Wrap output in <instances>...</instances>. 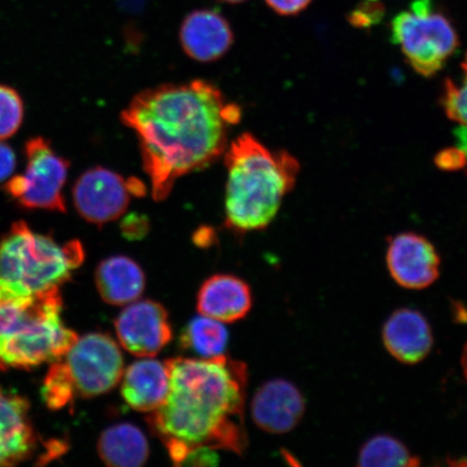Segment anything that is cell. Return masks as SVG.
Listing matches in <instances>:
<instances>
[{"label": "cell", "mask_w": 467, "mask_h": 467, "mask_svg": "<svg viewBox=\"0 0 467 467\" xmlns=\"http://www.w3.org/2000/svg\"><path fill=\"white\" fill-rule=\"evenodd\" d=\"M387 265L390 277L400 287L423 290L440 278L441 256L428 238L401 233L390 238Z\"/></svg>", "instance_id": "cell-11"}, {"label": "cell", "mask_w": 467, "mask_h": 467, "mask_svg": "<svg viewBox=\"0 0 467 467\" xmlns=\"http://www.w3.org/2000/svg\"><path fill=\"white\" fill-rule=\"evenodd\" d=\"M98 453L112 467H139L149 459L150 446L143 431L130 423L105 430L99 438Z\"/></svg>", "instance_id": "cell-19"}, {"label": "cell", "mask_w": 467, "mask_h": 467, "mask_svg": "<svg viewBox=\"0 0 467 467\" xmlns=\"http://www.w3.org/2000/svg\"><path fill=\"white\" fill-rule=\"evenodd\" d=\"M96 285L105 303L116 306H127L142 296L145 275L136 261L125 255H114L99 265Z\"/></svg>", "instance_id": "cell-18"}, {"label": "cell", "mask_w": 467, "mask_h": 467, "mask_svg": "<svg viewBox=\"0 0 467 467\" xmlns=\"http://www.w3.org/2000/svg\"><path fill=\"white\" fill-rule=\"evenodd\" d=\"M121 396L140 412H153L169 392V369L160 360L144 358L127 368L122 375Z\"/></svg>", "instance_id": "cell-17"}, {"label": "cell", "mask_w": 467, "mask_h": 467, "mask_svg": "<svg viewBox=\"0 0 467 467\" xmlns=\"http://www.w3.org/2000/svg\"><path fill=\"white\" fill-rule=\"evenodd\" d=\"M27 400L0 389V466L19 464L36 445Z\"/></svg>", "instance_id": "cell-15"}, {"label": "cell", "mask_w": 467, "mask_h": 467, "mask_svg": "<svg viewBox=\"0 0 467 467\" xmlns=\"http://www.w3.org/2000/svg\"><path fill=\"white\" fill-rule=\"evenodd\" d=\"M85 258L78 241L55 239L16 222L0 242V296L38 294L66 283Z\"/></svg>", "instance_id": "cell-5"}, {"label": "cell", "mask_w": 467, "mask_h": 467, "mask_svg": "<svg viewBox=\"0 0 467 467\" xmlns=\"http://www.w3.org/2000/svg\"><path fill=\"white\" fill-rule=\"evenodd\" d=\"M225 224L238 233L265 229L295 188L299 162L285 150L272 151L244 133L225 150Z\"/></svg>", "instance_id": "cell-3"}, {"label": "cell", "mask_w": 467, "mask_h": 467, "mask_svg": "<svg viewBox=\"0 0 467 467\" xmlns=\"http://www.w3.org/2000/svg\"><path fill=\"white\" fill-rule=\"evenodd\" d=\"M130 180L102 167L86 171L76 182V210L89 223L102 226L126 213L131 201Z\"/></svg>", "instance_id": "cell-9"}, {"label": "cell", "mask_w": 467, "mask_h": 467, "mask_svg": "<svg viewBox=\"0 0 467 467\" xmlns=\"http://www.w3.org/2000/svg\"><path fill=\"white\" fill-rule=\"evenodd\" d=\"M265 3L280 16H295L305 10L312 0H265Z\"/></svg>", "instance_id": "cell-28"}, {"label": "cell", "mask_w": 467, "mask_h": 467, "mask_svg": "<svg viewBox=\"0 0 467 467\" xmlns=\"http://www.w3.org/2000/svg\"><path fill=\"white\" fill-rule=\"evenodd\" d=\"M421 464L417 455L411 453L404 442L394 436L376 435L359 449L358 466L411 467Z\"/></svg>", "instance_id": "cell-21"}, {"label": "cell", "mask_w": 467, "mask_h": 467, "mask_svg": "<svg viewBox=\"0 0 467 467\" xmlns=\"http://www.w3.org/2000/svg\"><path fill=\"white\" fill-rule=\"evenodd\" d=\"M78 336L62 319L58 287L0 297V368L36 367L66 355Z\"/></svg>", "instance_id": "cell-4"}, {"label": "cell", "mask_w": 467, "mask_h": 467, "mask_svg": "<svg viewBox=\"0 0 467 467\" xmlns=\"http://www.w3.org/2000/svg\"><path fill=\"white\" fill-rule=\"evenodd\" d=\"M455 139H457L458 148L463 150L467 160V126L461 125L454 131Z\"/></svg>", "instance_id": "cell-30"}, {"label": "cell", "mask_w": 467, "mask_h": 467, "mask_svg": "<svg viewBox=\"0 0 467 467\" xmlns=\"http://www.w3.org/2000/svg\"><path fill=\"white\" fill-rule=\"evenodd\" d=\"M241 116L206 80L162 85L134 97L121 122L137 134L154 201L167 200L178 179L219 160L229 146L230 126Z\"/></svg>", "instance_id": "cell-1"}, {"label": "cell", "mask_w": 467, "mask_h": 467, "mask_svg": "<svg viewBox=\"0 0 467 467\" xmlns=\"http://www.w3.org/2000/svg\"><path fill=\"white\" fill-rule=\"evenodd\" d=\"M26 157V172L11 179L5 190L26 208L66 213L63 188L68 162L57 156L43 138L29 140Z\"/></svg>", "instance_id": "cell-8"}, {"label": "cell", "mask_w": 467, "mask_h": 467, "mask_svg": "<svg viewBox=\"0 0 467 467\" xmlns=\"http://www.w3.org/2000/svg\"><path fill=\"white\" fill-rule=\"evenodd\" d=\"M463 78L461 84L447 80L442 96V107L449 119L467 126V57L462 64Z\"/></svg>", "instance_id": "cell-23"}, {"label": "cell", "mask_w": 467, "mask_h": 467, "mask_svg": "<svg viewBox=\"0 0 467 467\" xmlns=\"http://www.w3.org/2000/svg\"><path fill=\"white\" fill-rule=\"evenodd\" d=\"M218 461L217 451L209 447H200L192 449V451L186 455L182 465L215 466L218 464Z\"/></svg>", "instance_id": "cell-27"}, {"label": "cell", "mask_w": 467, "mask_h": 467, "mask_svg": "<svg viewBox=\"0 0 467 467\" xmlns=\"http://www.w3.org/2000/svg\"><path fill=\"white\" fill-rule=\"evenodd\" d=\"M169 392L146 421L166 447L174 465L192 449L209 447L243 454L247 447L244 409L247 367L226 355L171 358Z\"/></svg>", "instance_id": "cell-2"}, {"label": "cell", "mask_w": 467, "mask_h": 467, "mask_svg": "<svg viewBox=\"0 0 467 467\" xmlns=\"http://www.w3.org/2000/svg\"><path fill=\"white\" fill-rule=\"evenodd\" d=\"M220 2L229 3V4H239L243 2H246V0H220Z\"/></svg>", "instance_id": "cell-32"}, {"label": "cell", "mask_w": 467, "mask_h": 467, "mask_svg": "<svg viewBox=\"0 0 467 467\" xmlns=\"http://www.w3.org/2000/svg\"><path fill=\"white\" fill-rule=\"evenodd\" d=\"M382 341L388 352L400 363H421L431 352L434 336L429 320L418 309H397L385 321Z\"/></svg>", "instance_id": "cell-13"}, {"label": "cell", "mask_w": 467, "mask_h": 467, "mask_svg": "<svg viewBox=\"0 0 467 467\" xmlns=\"http://www.w3.org/2000/svg\"><path fill=\"white\" fill-rule=\"evenodd\" d=\"M435 163L445 171H458L467 165L466 156L462 150L457 148L446 149L436 156Z\"/></svg>", "instance_id": "cell-25"}, {"label": "cell", "mask_w": 467, "mask_h": 467, "mask_svg": "<svg viewBox=\"0 0 467 467\" xmlns=\"http://www.w3.org/2000/svg\"><path fill=\"white\" fill-rule=\"evenodd\" d=\"M117 337L127 352L154 358L172 338L167 309L151 300L134 301L115 320Z\"/></svg>", "instance_id": "cell-10"}, {"label": "cell", "mask_w": 467, "mask_h": 467, "mask_svg": "<svg viewBox=\"0 0 467 467\" xmlns=\"http://www.w3.org/2000/svg\"><path fill=\"white\" fill-rule=\"evenodd\" d=\"M16 168V156L9 146L0 143V182L9 178Z\"/></svg>", "instance_id": "cell-29"}, {"label": "cell", "mask_w": 467, "mask_h": 467, "mask_svg": "<svg viewBox=\"0 0 467 467\" xmlns=\"http://www.w3.org/2000/svg\"><path fill=\"white\" fill-rule=\"evenodd\" d=\"M384 16L381 0H364L348 16L350 25L366 28L378 25Z\"/></svg>", "instance_id": "cell-24"}, {"label": "cell", "mask_w": 467, "mask_h": 467, "mask_svg": "<svg viewBox=\"0 0 467 467\" xmlns=\"http://www.w3.org/2000/svg\"><path fill=\"white\" fill-rule=\"evenodd\" d=\"M229 332L220 321L206 317L192 318L180 337V347L202 358L224 355Z\"/></svg>", "instance_id": "cell-20"}, {"label": "cell", "mask_w": 467, "mask_h": 467, "mask_svg": "<svg viewBox=\"0 0 467 467\" xmlns=\"http://www.w3.org/2000/svg\"><path fill=\"white\" fill-rule=\"evenodd\" d=\"M25 108L17 92L0 85V141L14 136L23 121Z\"/></svg>", "instance_id": "cell-22"}, {"label": "cell", "mask_w": 467, "mask_h": 467, "mask_svg": "<svg viewBox=\"0 0 467 467\" xmlns=\"http://www.w3.org/2000/svg\"><path fill=\"white\" fill-rule=\"evenodd\" d=\"M305 396L287 379H275L256 390L251 414L256 426L270 434H285L296 428L305 417Z\"/></svg>", "instance_id": "cell-12"}, {"label": "cell", "mask_w": 467, "mask_h": 467, "mask_svg": "<svg viewBox=\"0 0 467 467\" xmlns=\"http://www.w3.org/2000/svg\"><path fill=\"white\" fill-rule=\"evenodd\" d=\"M57 361L71 382L75 396L81 399L109 393L124 375L119 347L112 337L99 332L78 337Z\"/></svg>", "instance_id": "cell-7"}, {"label": "cell", "mask_w": 467, "mask_h": 467, "mask_svg": "<svg viewBox=\"0 0 467 467\" xmlns=\"http://www.w3.org/2000/svg\"><path fill=\"white\" fill-rule=\"evenodd\" d=\"M253 307V294L246 282L229 274H217L202 285L197 295L198 312L221 323H235Z\"/></svg>", "instance_id": "cell-16"}, {"label": "cell", "mask_w": 467, "mask_h": 467, "mask_svg": "<svg viewBox=\"0 0 467 467\" xmlns=\"http://www.w3.org/2000/svg\"><path fill=\"white\" fill-rule=\"evenodd\" d=\"M461 364H462L464 376L467 378V343L463 349L462 358H461Z\"/></svg>", "instance_id": "cell-31"}, {"label": "cell", "mask_w": 467, "mask_h": 467, "mask_svg": "<svg viewBox=\"0 0 467 467\" xmlns=\"http://www.w3.org/2000/svg\"><path fill=\"white\" fill-rule=\"evenodd\" d=\"M149 220L143 215L130 214L122 221L121 233L130 241H140L149 233Z\"/></svg>", "instance_id": "cell-26"}, {"label": "cell", "mask_w": 467, "mask_h": 467, "mask_svg": "<svg viewBox=\"0 0 467 467\" xmlns=\"http://www.w3.org/2000/svg\"><path fill=\"white\" fill-rule=\"evenodd\" d=\"M390 39L425 78L440 72L459 45L451 22L434 9L433 0H413L410 9L395 16Z\"/></svg>", "instance_id": "cell-6"}, {"label": "cell", "mask_w": 467, "mask_h": 467, "mask_svg": "<svg viewBox=\"0 0 467 467\" xmlns=\"http://www.w3.org/2000/svg\"><path fill=\"white\" fill-rule=\"evenodd\" d=\"M181 45L198 62H213L231 49L234 34L229 22L215 10H195L180 28Z\"/></svg>", "instance_id": "cell-14"}]
</instances>
